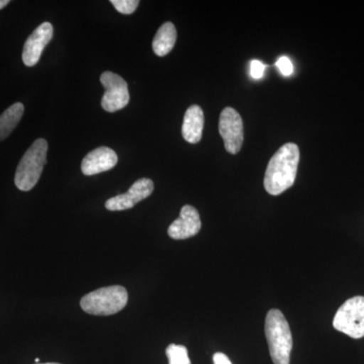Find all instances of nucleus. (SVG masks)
<instances>
[{"instance_id":"4468645a","label":"nucleus","mask_w":364,"mask_h":364,"mask_svg":"<svg viewBox=\"0 0 364 364\" xmlns=\"http://www.w3.org/2000/svg\"><path fill=\"white\" fill-rule=\"evenodd\" d=\"M25 107L21 102H16L0 114V142L11 135L23 117Z\"/></svg>"},{"instance_id":"39448f33","label":"nucleus","mask_w":364,"mask_h":364,"mask_svg":"<svg viewBox=\"0 0 364 364\" xmlns=\"http://www.w3.org/2000/svg\"><path fill=\"white\" fill-rule=\"evenodd\" d=\"M337 331L344 333L354 339L364 337V296L347 299L340 306L333 320Z\"/></svg>"},{"instance_id":"f3484780","label":"nucleus","mask_w":364,"mask_h":364,"mask_svg":"<svg viewBox=\"0 0 364 364\" xmlns=\"http://www.w3.org/2000/svg\"><path fill=\"white\" fill-rule=\"evenodd\" d=\"M277 68L280 73L284 76H291V74L294 73V65L293 62L291 61V59L287 56L280 57L279 60H277Z\"/></svg>"},{"instance_id":"412c9836","label":"nucleus","mask_w":364,"mask_h":364,"mask_svg":"<svg viewBox=\"0 0 364 364\" xmlns=\"http://www.w3.org/2000/svg\"><path fill=\"white\" fill-rule=\"evenodd\" d=\"M36 363H40V359L39 358H36Z\"/></svg>"},{"instance_id":"f8f14e48","label":"nucleus","mask_w":364,"mask_h":364,"mask_svg":"<svg viewBox=\"0 0 364 364\" xmlns=\"http://www.w3.org/2000/svg\"><path fill=\"white\" fill-rule=\"evenodd\" d=\"M205 116L202 107L193 105L186 112L182 124L181 133L184 140L196 144L202 140Z\"/></svg>"},{"instance_id":"dca6fc26","label":"nucleus","mask_w":364,"mask_h":364,"mask_svg":"<svg viewBox=\"0 0 364 364\" xmlns=\"http://www.w3.org/2000/svg\"><path fill=\"white\" fill-rule=\"evenodd\" d=\"M111 4L119 13L132 14L136 11L140 1L138 0H112Z\"/></svg>"},{"instance_id":"2eb2a0df","label":"nucleus","mask_w":364,"mask_h":364,"mask_svg":"<svg viewBox=\"0 0 364 364\" xmlns=\"http://www.w3.org/2000/svg\"><path fill=\"white\" fill-rule=\"evenodd\" d=\"M169 364H191L186 347L182 345L170 344L166 348Z\"/></svg>"},{"instance_id":"4be33fe9","label":"nucleus","mask_w":364,"mask_h":364,"mask_svg":"<svg viewBox=\"0 0 364 364\" xmlns=\"http://www.w3.org/2000/svg\"><path fill=\"white\" fill-rule=\"evenodd\" d=\"M37 364H60V363H37Z\"/></svg>"},{"instance_id":"f257e3e1","label":"nucleus","mask_w":364,"mask_h":364,"mask_svg":"<svg viewBox=\"0 0 364 364\" xmlns=\"http://www.w3.org/2000/svg\"><path fill=\"white\" fill-rule=\"evenodd\" d=\"M299 163V149L296 144L287 143L277 150L265 172L264 188L269 195H282L294 186Z\"/></svg>"},{"instance_id":"20e7f679","label":"nucleus","mask_w":364,"mask_h":364,"mask_svg":"<svg viewBox=\"0 0 364 364\" xmlns=\"http://www.w3.org/2000/svg\"><path fill=\"white\" fill-rule=\"evenodd\" d=\"M128 299V291L124 287H102L83 296L80 306L90 315L109 316L123 310Z\"/></svg>"},{"instance_id":"7ed1b4c3","label":"nucleus","mask_w":364,"mask_h":364,"mask_svg":"<svg viewBox=\"0 0 364 364\" xmlns=\"http://www.w3.org/2000/svg\"><path fill=\"white\" fill-rule=\"evenodd\" d=\"M47 152L48 142L45 139H38L26 150L14 176V183L20 191H28L35 188L47 162Z\"/></svg>"},{"instance_id":"aec40b11","label":"nucleus","mask_w":364,"mask_h":364,"mask_svg":"<svg viewBox=\"0 0 364 364\" xmlns=\"http://www.w3.org/2000/svg\"><path fill=\"white\" fill-rule=\"evenodd\" d=\"M9 4V0H0V9H4Z\"/></svg>"},{"instance_id":"9d476101","label":"nucleus","mask_w":364,"mask_h":364,"mask_svg":"<svg viewBox=\"0 0 364 364\" xmlns=\"http://www.w3.org/2000/svg\"><path fill=\"white\" fill-rule=\"evenodd\" d=\"M202 228L200 214L196 208L184 205L181 210V217L168 228V235L174 240H183L196 236Z\"/></svg>"},{"instance_id":"ddd939ff","label":"nucleus","mask_w":364,"mask_h":364,"mask_svg":"<svg viewBox=\"0 0 364 364\" xmlns=\"http://www.w3.org/2000/svg\"><path fill=\"white\" fill-rule=\"evenodd\" d=\"M177 32L176 26L172 23H165L160 26L153 40V51L157 56H166L172 51L176 45Z\"/></svg>"},{"instance_id":"f03ea898","label":"nucleus","mask_w":364,"mask_h":364,"mask_svg":"<svg viewBox=\"0 0 364 364\" xmlns=\"http://www.w3.org/2000/svg\"><path fill=\"white\" fill-rule=\"evenodd\" d=\"M265 335L273 363L289 364L293 350V336L286 317L277 309H272L267 313Z\"/></svg>"},{"instance_id":"a211bd4d","label":"nucleus","mask_w":364,"mask_h":364,"mask_svg":"<svg viewBox=\"0 0 364 364\" xmlns=\"http://www.w3.org/2000/svg\"><path fill=\"white\" fill-rule=\"evenodd\" d=\"M267 65L263 64L259 60H252L250 63V75L254 79H260L264 75Z\"/></svg>"},{"instance_id":"9b49d317","label":"nucleus","mask_w":364,"mask_h":364,"mask_svg":"<svg viewBox=\"0 0 364 364\" xmlns=\"http://www.w3.org/2000/svg\"><path fill=\"white\" fill-rule=\"evenodd\" d=\"M117 155L107 147H100L91 151L81 163V170L85 176H91L109 171L116 166Z\"/></svg>"},{"instance_id":"6ab92c4d","label":"nucleus","mask_w":364,"mask_h":364,"mask_svg":"<svg viewBox=\"0 0 364 364\" xmlns=\"http://www.w3.org/2000/svg\"><path fill=\"white\" fill-rule=\"evenodd\" d=\"M213 360H214V364H232L229 358H228L227 355H225L224 353H221V352L215 353Z\"/></svg>"},{"instance_id":"0eeeda50","label":"nucleus","mask_w":364,"mask_h":364,"mask_svg":"<svg viewBox=\"0 0 364 364\" xmlns=\"http://www.w3.org/2000/svg\"><path fill=\"white\" fill-rule=\"evenodd\" d=\"M219 131L225 148L230 154H237L244 141L243 121L239 112L232 107L223 109L220 116Z\"/></svg>"},{"instance_id":"1a4fd4ad","label":"nucleus","mask_w":364,"mask_h":364,"mask_svg":"<svg viewBox=\"0 0 364 364\" xmlns=\"http://www.w3.org/2000/svg\"><path fill=\"white\" fill-rule=\"evenodd\" d=\"M53 33V26L48 21L43 23L33 31L23 46V61L26 66H35L40 61L46 46L51 42Z\"/></svg>"},{"instance_id":"423d86ee","label":"nucleus","mask_w":364,"mask_h":364,"mask_svg":"<svg viewBox=\"0 0 364 364\" xmlns=\"http://www.w3.org/2000/svg\"><path fill=\"white\" fill-rule=\"evenodd\" d=\"M100 82L105 90L102 98V107L105 112H117L128 105L130 95L128 85L123 77L114 72L107 71L100 76Z\"/></svg>"},{"instance_id":"6e6552de","label":"nucleus","mask_w":364,"mask_h":364,"mask_svg":"<svg viewBox=\"0 0 364 364\" xmlns=\"http://www.w3.org/2000/svg\"><path fill=\"white\" fill-rule=\"evenodd\" d=\"M153 191H154V183L151 179H139L134 182L128 193L114 196L107 200L105 203V208L112 212L129 210L152 195Z\"/></svg>"}]
</instances>
